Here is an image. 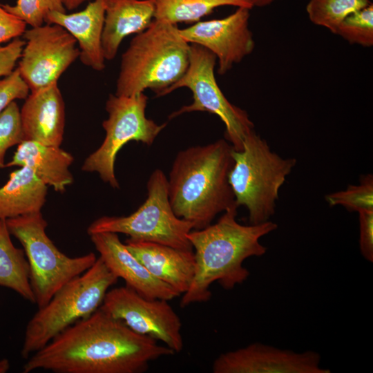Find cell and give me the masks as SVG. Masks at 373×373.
I'll use <instances>...</instances> for the list:
<instances>
[{
    "mask_svg": "<svg viewBox=\"0 0 373 373\" xmlns=\"http://www.w3.org/2000/svg\"><path fill=\"white\" fill-rule=\"evenodd\" d=\"M238 208H229L215 224L188 233L195 270L189 289L182 294L181 307L207 302L211 297L210 287L215 282L227 290L243 283L250 274L244 261L266 254L267 249L260 240L275 231L278 224L271 220L241 224L236 219Z\"/></svg>",
    "mask_w": 373,
    "mask_h": 373,
    "instance_id": "2",
    "label": "cell"
},
{
    "mask_svg": "<svg viewBox=\"0 0 373 373\" xmlns=\"http://www.w3.org/2000/svg\"><path fill=\"white\" fill-rule=\"evenodd\" d=\"M25 41L15 38L5 46H0V78L11 73L19 60Z\"/></svg>",
    "mask_w": 373,
    "mask_h": 373,
    "instance_id": "31",
    "label": "cell"
},
{
    "mask_svg": "<svg viewBox=\"0 0 373 373\" xmlns=\"http://www.w3.org/2000/svg\"><path fill=\"white\" fill-rule=\"evenodd\" d=\"M26 25L0 4V44L23 35L26 30Z\"/></svg>",
    "mask_w": 373,
    "mask_h": 373,
    "instance_id": "32",
    "label": "cell"
},
{
    "mask_svg": "<svg viewBox=\"0 0 373 373\" xmlns=\"http://www.w3.org/2000/svg\"><path fill=\"white\" fill-rule=\"evenodd\" d=\"M155 12L153 0H107L102 40L105 59L115 57L125 37L146 30Z\"/></svg>",
    "mask_w": 373,
    "mask_h": 373,
    "instance_id": "19",
    "label": "cell"
},
{
    "mask_svg": "<svg viewBox=\"0 0 373 373\" xmlns=\"http://www.w3.org/2000/svg\"><path fill=\"white\" fill-rule=\"evenodd\" d=\"M233 150L220 139L182 150L173 162L167 178L169 200L175 214L191 222L193 229L210 225L218 214L237 206L229 182Z\"/></svg>",
    "mask_w": 373,
    "mask_h": 373,
    "instance_id": "3",
    "label": "cell"
},
{
    "mask_svg": "<svg viewBox=\"0 0 373 373\" xmlns=\"http://www.w3.org/2000/svg\"><path fill=\"white\" fill-rule=\"evenodd\" d=\"M1 5L31 27L45 23L46 17L50 12H66L62 0H17L13 6Z\"/></svg>",
    "mask_w": 373,
    "mask_h": 373,
    "instance_id": "27",
    "label": "cell"
},
{
    "mask_svg": "<svg viewBox=\"0 0 373 373\" xmlns=\"http://www.w3.org/2000/svg\"><path fill=\"white\" fill-rule=\"evenodd\" d=\"M106 1L93 0L84 10L71 14L52 11L45 20L66 29L77 41L82 63L97 71L105 68L102 40Z\"/></svg>",
    "mask_w": 373,
    "mask_h": 373,
    "instance_id": "18",
    "label": "cell"
},
{
    "mask_svg": "<svg viewBox=\"0 0 373 373\" xmlns=\"http://www.w3.org/2000/svg\"><path fill=\"white\" fill-rule=\"evenodd\" d=\"M20 117L25 140L60 146L65 127V104L55 83L30 92L25 99Z\"/></svg>",
    "mask_w": 373,
    "mask_h": 373,
    "instance_id": "16",
    "label": "cell"
},
{
    "mask_svg": "<svg viewBox=\"0 0 373 373\" xmlns=\"http://www.w3.org/2000/svg\"><path fill=\"white\" fill-rule=\"evenodd\" d=\"M175 352L131 329L101 306L32 354L23 372L141 373L151 361Z\"/></svg>",
    "mask_w": 373,
    "mask_h": 373,
    "instance_id": "1",
    "label": "cell"
},
{
    "mask_svg": "<svg viewBox=\"0 0 373 373\" xmlns=\"http://www.w3.org/2000/svg\"><path fill=\"white\" fill-rule=\"evenodd\" d=\"M10 233L22 245L30 268V283L38 308L46 305L65 284L91 267L94 253L69 257L46 233L41 211L6 219Z\"/></svg>",
    "mask_w": 373,
    "mask_h": 373,
    "instance_id": "7",
    "label": "cell"
},
{
    "mask_svg": "<svg viewBox=\"0 0 373 373\" xmlns=\"http://www.w3.org/2000/svg\"><path fill=\"white\" fill-rule=\"evenodd\" d=\"M24 140L20 109L14 101L0 113V168L6 167L7 150Z\"/></svg>",
    "mask_w": 373,
    "mask_h": 373,
    "instance_id": "28",
    "label": "cell"
},
{
    "mask_svg": "<svg viewBox=\"0 0 373 373\" xmlns=\"http://www.w3.org/2000/svg\"><path fill=\"white\" fill-rule=\"evenodd\" d=\"M155 19L173 24L200 21L216 8L232 6L252 8L245 0H153Z\"/></svg>",
    "mask_w": 373,
    "mask_h": 373,
    "instance_id": "23",
    "label": "cell"
},
{
    "mask_svg": "<svg viewBox=\"0 0 373 373\" xmlns=\"http://www.w3.org/2000/svg\"><path fill=\"white\" fill-rule=\"evenodd\" d=\"M321 355L314 351L296 352L260 343L220 354L213 373H329L321 366Z\"/></svg>",
    "mask_w": 373,
    "mask_h": 373,
    "instance_id": "14",
    "label": "cell"
},
{
    "mask_svg": "<svg viewBox=\"0 0 373 373\" xmlns=\"http://www.w3.org/2000/svg\"><path fill=\"white\" fill-rule=\"evenodd\" d=\"M148 97L144 93L131 96L111 94L106 102L108 117L103 121L106 132L100 146L85 160L82 169L96 172L100 178L114 189L119 184L115 173L116 156L131 141L147 146L153 144L166 123L158 124L146 117Z\"/></svg>",
    "mask_w": 373,
    "mask_h": 373,
    "instance_id": "9",
    "label": "cell"
},
{
    "mask_svg": "<svg viewBox=\"0 0 373 373\" xmlns=\"http://www.w3.org/2000/svg\"><path fill=\"white\" fill-rule=\"evenodd\" d=\"M168 301L146 298L125 285L108 289L101 307L135 332L162 342L175 354L184 346L182 322Z\"/></svg>",
    "mask_w": 373,
    "mask_h": 373,
    "instance_id": "12",
    "label": "cell"
},
{
    "mask_svg": "<svg viewBox=\"0 0 373 373\" xmlns=\"http://www.w3.org/2000/svg\"><path fill=\"white\" fill-rule=\"evenodd\" d=\"M117 280L98 257L91 267L65 284L28 321L21 350L23 358L27 360L58 334L95 312Z\"/></svg>",
    "mask_w": 373,
    "mask_h": 373,
    "instance_id": "6",
    "label": "cell"
},
{
    "mask_svg": "<svg viewBox=\"0 0 373 373\" xmlns=\"http://www.w3.org/2000/svg\"><path fill=\"white\" fill-rule=\"evenodd\" d=\"M124 244L155 278L172 287L180 295L189 289L195 270L193 250L180 249L130 238Z\"/></svg>",
    "mask_w": 373,
    "mask_h": 373,
    "instance_id": "17",
    "label": "cell"
},
{
    "mask_svg": "<svg viewBox=\"0 0 373 373\" xmlns=\"http://www.w3.org/2000/svg\"><path fill=\"white\" fill-rule=\"evenodd\" d=\"M336 35L352 44L363 47L373 46V5L348 15L339 24Z\"/></svg>",
    "mask_w": 373,
    "mask_h": 373,
    "instance_id": "26",
    "label": "cell"
},
{
    "mask_svg": "<svg viewBox=\"0 0 373 373\" xmlns=\"http://www.w3.org/2000/svg\"><path fill=\"white\" fill-rule=\"evenodd\" d=\"M249 10L238 7L224 18L198 21L179 29V32L189 44L201 46L211 52L218 61V73L223 75L255 48L249 28Z\"/></svg>",
    "mask_w": 373,
    "mask_h": 373,
    "instance_id": "13",
    "label": "cell"
},
{
    "mask_svg": "<svg viewBox=\"0 0 373 373\" xmlns=\"http://www.w3.org/2000/svg\"><path fill=\"white\" fill-rule=\"evenodd\" d=\"M249 6L253 8L256 7H264L268 6L276 0H245Z\"/></svg>",
    "mask_w": 373,
    "mask_h": 373,
    "instance_id": "34",
    "label": "cell"
},
{
    "mask_svg": "<svg viewBox=\"0 0 373 373\" xmlns=\"http://www.w3.org/2000/svg\"><path fill=\"white\" fill-rule=\"evenodd\" d=\"M74 158L59 146L24 140L18 144L12 160L6 167L26 166L47 186L57 192L63 193L73 182L69 167Z\"/></svg>",
    "mask_w": 373,
    "mask_h": 373,
    "instance_id": "20",
    "label": "cell"
},
{
    "mask_svg": "<svg viewBox=\"0 0 373 373\" xmlns=\"http://www.w3.org/2000/svg\"><path fill=\"white\" fill-rule=\"evenodd\" d=\"M29 92L30 89L17 68L9 75L0 78V113L16 99H26Z\"/></svg>",
    "mask_w": 373,
    "mask_h": 373,
    "instance_id": "29",
    "label": "cell"
},
{
    "mask_svg": "<svg viewBox=\"0 0 373 373\" xmlns=\"http://www.w3.org/2000/svg\"><path fill=\"white\" fill-rule=\"evenodd\" d=\"M232 156L229 182L236 205L247 209L251 224L271 220L279 190L296 166V159L284 158L271 151L254 130L245 137L242 149H233Z\"/></svg>",
    "mask_w": 373,
    "mask_h": 373,
    "instance_id": "5",
    "label": "cell"
},
{
    "mask_svg": "<svg viewBox=\"0 0 373 373\" xmlns=\"http://www.w3.org/2000/svg\"><path fill=\"white\" fill-rule=\"evenodd\" d=\"M89 236L99 257L109 270L141 296L166 300L180 296L172 287L155 278L121 242L117 233L101 232Z\"/></svg>",
    "mask_w": 373,
    "mask_h": 373,
    "instance_id": "15",
    "label": "cell"
},
{
    "mask_svg": "<svg viewBox=\"0 0 373 373\" xmlns=\"http://www.w3.org/2000/svg\"><path fill=\"white\" fill-rule=\"evenodd\" d=\"M22 36L25 45L17 69L30 92L57 83L79 58L75 39L59 25L44 23L31 27Z\"/></svg>",
    "mask_w": 373,
    "mask_h": 373,
    "instance_id": "11",
    "label": "cell"
},
{
    "mask_svg": "<svg viewBox=\"0 0 373 373\" xmlns=\"http://www.w3.org/2000/svg\"><path fill=\"white\" fill-rule=\"evenodd\" d=\"M370 3V0H310L306 11L314 24L336 34L339 24L348 15Z\"/></svg>",
    "mask_w": 373,
    "mask_h": 373,
    "instance_id": "24",
    "label": "cell"
},
{
    "mask_svg": "<svg viewBox=\"0 0 373 373\" xmlns=\"http://www.w3.org/2000/svg\"><path fill=\"white\" fill-rule=\"evenodd\" d=\"M190 48L177 25L154 19L122 54L115 94L131 96L151 89L157 96L184 75Z\"/></svg>",
    "mask_w": 373,
    "mask_h": 373,
    "instance_id": "4",
    "label": "cell"
},
{
    "mask_svg": "<svg viewBox=\"0 0 373 373\" xmlns=\"http://www.w3.org/2000/svg\"><path fill=\"white\" fill-rule=\"evenodd\" d=\"M146 190V200L135 212L126 216L100 217L88 226V234L124 233L132 239L193 250L187 238L193 225L178 218L173 211L168 196L167 177L161 169L151 173Z\"/></svg>",
    "mask_w": 373,
    "mask_h": 373,
    "instance_id": "8",
    "label": "cell"
},
{
    "mask_svg": "<svg viewBox=\"0 0 373 373\" xmlns=\"http://www.w3.org/2000/svg\"><path fill=\"white\" fill-rule=\"evenodd\" d=\"M10 236L6 220L0 219V286L12 289L25 300L35 304L24 250L13 245Z\"/></svg>",
    "mask_w": 373,
    "mask_h": 373,
    "instance_id": "22",
    "label": "cell"
},
{
    "mask_svg": "<svg viewBox=\"0 0 373 373\" xmlns=\"http://www.w3.org/2000/svg\"><path fill=\"white\" fill-rule=\"evenodd\" d=\"M89 0H62L64 6L70 10L77 8L84 2Z\"/></svg>",
    "mask_w": 373,
    "mask_h": 373,
    "instance_id": "33",
    "label": "cell"
},
{
    "mask_svg": "<svg viewBox=\"0 0 373 373\" xmlns=\"http://www.w3.org/2000/svg\"><path fill=\"white\" fill-rule=\"evenodd\" d=\"M216 60V57L211 52L192 44L189 65L184 75L156 97L166 95L179 88H188L193 94V102L172 113L169 119L195 111L216 115L224 124L225 140L235 151H241L243 141L254 130V124L248 113L231 104L220 90L214 74Z\"/></svg>",
    "mask_w": 373,
    "mask_h": 373,
    "instance_id": "10",
    "label": "cell"
},
{
    "mask_svg": "<svg viewBox=\"0 0 373 373\" xmlns=\"http://www.w3.org/2000/svg\"><path fill=\"white\" fill-rule=\"evenodd\" d=\"M48 186L26 166L12 171L0 187V219H9L41 211Z\"/></svg>",
    "mask_w": 373,
    "mask_h": 373,
    "instance_id": "21",
    "label": "cell"
},
{
    "mask_svg": "<svg viewBox=\"0 0 373 373\" xmlns=\"http://www.w3.org/2000/svg\"><path fill=\"white\" fill-rule=\"evenodd\" d=\"M10 369V362L7 358L0 360V373H6Z\"/></svg>",
    "mask_w": 373,
    "mask_h": 373,
    "instance_id": "35",
    "label": "cell"
},
{
    "mask_svg": "<svg viewBox=\"0 0 373 373\" xmlns=\"http://www.w3.org/2000/svg\"><path fill=\"white\" fill-rule=\"evenodd\" d=\"M359 248L363 258L369 262L373 261V210H360Z\"/></svg>",
    "mask_w": 373,
    "mask_h": 373,
    "instance_id": "30",
    "label": "cell"
},
{
    "mask_svg": "<svg viewBox=\"0 0 373 373\" xmlns=\"http://www.w3.org/2000/svg\"><path fill=\"white\" fill-rule=\"evenodd\" d=\"M325 199L330 207L341 205L348 211L373 210L372 174L361 175L358 184H350L343 191L328 193Z\"/></svg>",
    "mask_w": 373,
    "mask_h": 373,
    "instance_id": "25",
    "label": "cell"
}]
</instances>
